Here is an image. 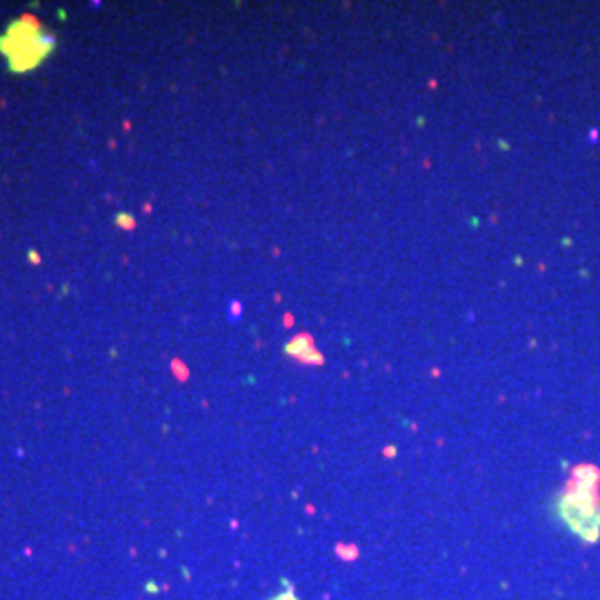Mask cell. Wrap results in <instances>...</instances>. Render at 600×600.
<instances>
[{"instance_id":"1","label":"cell","mask_w":600,"mask_h":600,"mask_svg":"<svg viewBox=\"0 0 600 600\" xmlns=\"http://www.w3.org/2000/svg\"><path fill=\"white\" fill-rule=\"evenodd\" d=\"M53 47H56L53 34L29 18L16 20L0 36V53L7 58L9 69L16 74H25L38 67L53 51Z\"/></svg>"},{"instance_id":"2","label":"cell","mask_w":600,"mask_h":600,"mask_svg":"<svg viewBox=\"0 0 600 600\" xmlns=\"http://www.w3.org/2000/svg\"><path fill=\"white\" fill-rule=\"evenodd\" d=\"M560 518L572 531L587 542H596L600 536V511L592 498L572 494L560 503Z\"/></svg>"},{"instance_id":"3","label":"cell","mask_w":600,"mask_h":600,"mask_svg":"<svg viewBox=\"0 0 600 600\" xmlns=\"http://www.w3.org/2000/svg\"><path fill=\"white\" fill-rule=\"evenodd\" d=\"M336 554L341 556V558H343L345 563H352V560H356L358 556H360V551H358L356 545H338V547H336Z\"/></svg>"},{"instance_id":"4","label":"cell","mask_w":600,"mask_h":600,"mask_svg":"<svg viewBox=\"0 0 600 600\" xmlns=\"http://www.w3.org/2000/svg\"><path fill=\"white\" fill-rule=\"evenodd\" d=\"M285 587H287L285 592H282V594H276L274 598H269V600H300L296 594H293V587H291L287 581H285Z\"/></svg>"},{"instance_id":"5","label":"cell","mask_w":600,"mask_h":600,"mask_svg":"<svg viewBox=\"0 0 600 600\" xmlns=\"http://www.w3.org/2000/svg\"><path fill=\"white\" fill-rule=\"evenodd\" d=\"M116 221H118L120 227H132V218H127V216H118Z\"/></svg>"}]
</instances>
